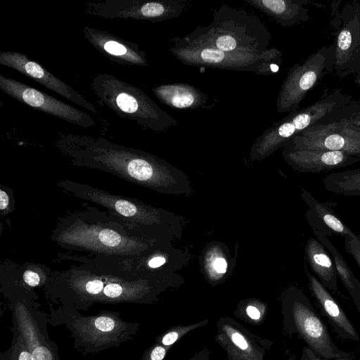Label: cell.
<instances>
[{
    "label": "cell",
    "instance_id": "6da1fadb",
    "mask_svg": "<svg viewBox=\"0 0 360 360\" xmlns=\"http://www.w3.org/2000/svg\"><path fill=\"white\" fill-rule=\"evenodd\" d=\"M271 37L269 30L257 15L223 4L214 11L209 25L197 26L172 41L224 51L261 53L269 49Z\"/></svg>",
    "mask_w": 360,
    "mask_h": 360
},
{
    "label": "cell",
    "instance_id": "7a4b0ae2",
    "mask_svg": "<svg viewBox=\"0 0 360 360\" xmlns=\"http://www.w3.org/2000/svg\"><path fill=\"white\" fill-rule=\"evenodd\" d=\"M49 323L64 325L74 339V348L84 355L98 353L131 340L139 328V323L123 320L120 313L101 311L85 316L77 310L65 307H50Z\"/></svg>",
    "mask_w": 360,
    "mask_h": 360
},
{
    "label": "cell",
    "instance_id": "3957f363",
    "mask_svg": "<svg viewBox=\"0 0 360 360\" xmlns=\"http://www.w3.org/2000/svg\"><path fill=\"white\" fill-rule=\"evenodd\" d=\"M92 91L103 105L123 119L142 127L165 132L178 125V120L162 110L141 89L110 73L94 76L90 82Z\"/></svg>",
    "mask_w": 360,
    "mask_h": 360
},
{
    "label": "cell",
    "instance_id": "277c9868",
    "mask_svg": "<svg viewBox=\"0 0 360 360\" xmlns=\"http://www.w3.org/2000/svg\"><path fill=\"white\" fill-rule=\"evenodd\" d=\"M283 330L302 340L311 351L326 359H352V355L340 350L333 342L326 323L314 308L306 294L291 288L281 302Z\"/></svg>",
    "mask_w": 360,
    "mask_h": 360
},
{
    "label": "cell",
    "instance_id": "5b68a950",
    "mask_svg": "<svg viewBox=\"0 0 360 360\" xmlns=\"http://www.w3.org/2000/svg\"><path fill=\"white\" fill-rule=\"evenodd\" d=\"M169 51L186 65L250 72L263 75L275 74L282 63V52L276 48L261 53L235 52L174 41Z\"/></svg>",
    "mask_w": 360,
    "mask_h": 360
},
{
    "label": "cell",
    "instance_id": "8992f818",
    "mask_svg": "<svg viewBox=\"0 0 360 360\" xmlns=\"http://www.w3.org/2000/svg\"><path fill=\"white\" fill-rule=\"evenodd\" d=\"M339 99L333 96L323 98L307 108L289 113L266 129L255 140L252 151L256 156L274 152L300 133L316 124L338 108Z\"/></svg>",
    "mask_w": 360,
    "mask_h": 360
},
{
    "label": "cell",
    "instance_id": "52a82bcc",
    "mask_svg": "<svg viewBox=\"0 0 360 360\" xmlns=\"http://www.w3.org/2000/svg\"><path fill=\"white\" fill-rule=\"evenodd\" d=\"M188 4L183 0H99L84 5L85 13L103 18L149 20L153 22L178 18Z\"/></svg>",
    "mask_w": 360,
    "mask_h": 360
},
{
    "label": "cell",
    "instance_id": "ba28073f",
    "mask_svg": "<svg viewBox=\"0 0 360 360\" xmlns=\"http://www.w3.org/2000/svg\"><path fill=\"white\" fill-rule=\"evenodd\" d=\"M290 150L340 151L360 158V127L351 118L314 124L292 138Z\"/></svg>",
    "mask_w": 360,
    "mask_h": 360
},
{
    "label": "cell",
    "instance_id": "9c48e42d",
    "mask_svg": "<svg viewBox=\"0 0 360 360\" xmlns=\"http://www.w3.org/2000/svg\"><path fill=\"white\" fill-rule=\"evenodd\" d=\"M12 326L22 334L34 360H60L55 342L49 336V314L28 297H15L10 301Z\"/></svg>",
    "mask_w": 360,
    "mask_h": 360
},
{
    "label": "cell",
    "instance_id": "30bf717a",
    "mask_svg": "<svg viewBox=\"0 0 360 360\" xmlns=\"http://www.w3.org/2000/svg\"><path fill=\"white\" fill-rule=\"evenodd\" d=\"M330 52L329 49L323 47L309 55L302 63H296L288 69L276 98L278 113H290L298 110L307 92L328 68Z\"/></svg>",
    "mask_w": 360,
    "mask_h": 360
},
{
    "label": "cell",
    "instance_id": "8fae6325",
    "mask_svg": "<svg viewBox=\"0 0 360 360\" xmlns=\"http://www.w3.org/2000/svg\"><path fill=\"white\" fill-rule=\"evenodd\" d=\"M0 89L16 101L70 124L89 128L96 121L86 112L40 90L0 75Z\"/></svg>",
    "mask_w": 360,
    "mask_h": 360
},
{
    "label": "cell",
    "instance_id": "7c38bea8",
    "mask_svg": "<svg viewBox=\"0 0 360 360\" xmlns=\"http://www.w3.org/2000/svg\"><path fill=\"white\" fill-rule=\"evenodd\" d=\"M215 339L228 360H264L266 352L273 344L229 316H222L217 321Z\"/></svg>",
    "mask_w": 360,
    "mask_h": 360
},
{
    "label": "cell",
    "instance_id": "4fadbf2b",
    "mask_svg": "<svg viewBox=\"0 0 360 360\" xmlns=\"http://www.w3.org/2000/svg\"><path fill=\"white\" fill-rule=\"evenodd\" d=\"M0 65L17 70L23 75L37 82L47 89L93 113L98 112L97 108L86 100L84 96L63 80L54 76L38 62L30 59L24 53L1 51L0 52Z\"/></svg>",
    "mask_w": 360,
    "mask_h": 360
},
{
    "label": "cell",
    "instance_id": "5bb4252c",
    "mask_svg": "<svg viewBox=\"0 0 360 360\" xmlns=\"http://www.w3.org/2000/svg\"><path fill=\"white\" fill-rule=\"evenodd\" d=\"M82 32L85 39L111 61L122 65H148L146 53L139 45L89 26H84Z\"/></svg>",
    "mask_w": 360,
    "mask_h": 360
},
{
    "label": "cell",
    "instance_id": "9a60e30c",
    "mask_svg": "<svg viewBox=\"0 0 360 360\" xmlns=\"http://www.w3.org/2000/svg\"><path fill=\"white\" fill-rule=\"evenodd\" d=\"M285 155L295 169L313 174L346 167L360 162V158L340 151L285 150Z\"/></svg>",
    "mask_w": 360,
    "mask_h": 360
},
{
    "label": "cell",
    "instance_id": "2e32d148",
    "mask_svg": "<svg viewBox=\"0 0 360 360\" xmlns=\"http://www.w3.org/2000/svg\"><path fill=\"white\" fill-rule=\"evenodd\" d=\"M307 276L311 294L335 333L342 339L359 341L354 326L330 291L315 276L309 273Z\"/></svg>",
    "mask_w": 360,
    "mask_h": 360
},
{
    "label": "cell",
    "instance_id": "e0dca14e",
    "mask_svg": "<svg viewBox=\"0 0 360 360\" xmlns=\"http://www.w3.org/2000/svg\"><path fill=\"white\" fill-rule=\"evenodd\" d=\"M152 91L160 102L174 109H211L217 103L213 96L189 84H160Z\"/></svg>",
    "mask_w": 360,
    "mask_h": 360
},
{
    "label": "cell",
    "instance_id": "ac0fdd59",
    "mask_svg": "<svg viewBox=\"0 0 360 360\" xmlns=\"http://www.w3.org/2000/svg\"><path fill=\"white\" fill-rule=\"evenodd\" d=\"M302 196L309 207L306 217L312 229L320 231L325 236L340 235L354 236V233L335 213L337 204L334 202H320L305 189Z\"/></svg>",
    "mask_w": 360,
    "mask_h": 360
},
{
    "label": "cell",
    "instance_id": "d6986e66",
    "mask_svg": "<svg viewBox=\"0 0 360 360\" xmlns=\"http://www.w3.org/2000/svg\"><path fill=\"white\" fill-rule=\"evenodd\" d=\"M283 27L305 22L309 18L304 0H243Z\"/></svg>",
    "mask_w": 360,
    "mask_h": 360
},
{
    "label": "cell",
    "instance_id": "ffe728a7",
    "mask_svg": "<svg viewBox=\"0 0 360 360\" xmlns=\"http://www.w3.org/2000/svg\"><path fill=\"white\" fill-rule=\"evenodd\" d=\"M308 263L318 280L330 291L338 292V274L333 259L326 247L316 238L305 245Z\"/></svg>",
    "mask_w": 360,
    "mask_h": 360
},
{
    "label": "cell",
    "instance_id": "44dd1931",
    "mask_svg": "<svg viewBox=\"0 0 360 360\" xmlns=\"http://www.w3.org/2000/svg\"><path fill=\"white\" fill-rule=\"evenodd\" d=\"M314 236L326 247L331 255L337 274L352 297L360 314V281L356 278L348 264L326 236L312 229Z\"/></svg>",
    "mask_w": 360,
    "mask_h": 360
},
{
    "label": "cell",
    "instance_id": "7402d4cb",
    "mask_svg": "<svg viewBox=\"0 0 360 360\" xmlns=\"http://www.w3.org/2000/svg\"><path fill=\"white\" fill-rule=\"evenodd\" d=\"M325 188L331 193L346 195H360V168L335 172L323 179Z\"/></svg>",
    "mask_w": 360,
    "mask_h": 360
},
{
    "label": "cell",
    "instance_id": "603a6c76",
    "mask_svg": "<svg viewBox=\"0 0 360 360\" xmlns=\"http://www.w3.org/2000/svg\"><path fill=\"white\" fill-rule=\"evenodd\" d=\"M356 41L353 30L349 25L342 27L340 31L335 50V68L338 71L343 70L356 56Z\"/></svg>",
    "mask_w": 360,
    "mask_h": 360
},
{
    "label": "cell",
    "instance_id": "cb8c5ba5",
    "mask_svg": "<svg viewBox=\"0 0 360 360\" xmlns=\"http://www.w3.org/2000/svg\"><path fill=\"white\" fill-rule=\"evenodd\" d=\"M235 316L252 325H260L267 316V306L257 300L238 304L233 312Z\"/></svg>",
    "mask_w": 360,
    "mask_h": 360
},
{
    "label": "cell",
    "instance_id": "d4e9b609",
    "mask_svg": "<svg viewBox=\"0 0 360 360\" xmlns=\"http://www.w3.org/2000/svg\"><path fill=\"white\" fill-rule=\"evenodd\" d=\"M13 338L10 347L0 354V360H34L22 334L15 327H11Z\"/></svg>",
    "mask_w": 360,
    "mask_h": 360
},
{
    "label": "cell",
    "instance_id": "484cf974",
    "mask_svg": "<svg viewBox=\"0 0 360 360\" xmlns=\"http://www.w3.org/2000/svg\"><path fill=\"white\" fill-rule=\"evenodd\" d=\"M208 322V319H204L191 325H176L172 326L163 333L157 336L155 342L170 349L172 346L183 338V336L195 329L206 326Z\"/></svg>",
    "mask_w": 360,
    "mask_h": 360
},
{
    "label": "cell",
    "instance_id": "4316f807",
    "mask_svg": "<svg viewBox=\"0 0 360 360\" xmlns=\"http://www.w3.org/2000/svg\"><path fill=\"white\" fill-rule=\"evenodd\" d=\"M153 159L148 154L139 151L138 155L134 158L127 165L128 173L136 179L146 181L153 174Z\"/></svg>",
    "mask_w": 360,
    "mask_h": 360
},
{
    "label": "cell",
    "instance_id": "83f0119b",
    "mask_svg": "<svg viewBox=\"0 0 360 360\" xmlns=\"http://www.w3.org/2000/svg\"><path fill=\"white\" fill-rule=\"evenodd\" d=\"M345 248L360 268V236H346L344 238Z\"/></svg>",
    "mask_w": 360,
    "mask_h": 360
},
{
    "label": "cell",
    "instance_id": "f1b7e54d",
    "mask_svg": "<svg viewBox=\"0 0 360 360\" xmlns=\"http://www.w3.org/2000/svg\"><path fill=\"white\" fill-rule=\"evenodd\" d=\"M169 349L155 342L143 352L141 360H165Z\"/></svg>",
    "mask_w": 360,
    "mask_h": 360
},
{
    "label": "cell",
    "instance_id": "f546056e",
    "mask_svg": "<svg viewBox=\"0 0 360 360\" xmlns=\"http://www.w3.org/2000/svg\"><path fill=\"white\" fill-rule=\"evenodd\" d=\"M100 240L109 247H115L120 244L121 237L116 232L110 230L105 229L99 233Z\"/></svg>",
    "mask_w": 360,
    "mask_h": 360
},
{
    "label": "cell",
    "instance_id": "4dcf8cb0",
    "mask_svg": "<svg viewBox=\"0 0 360 360\" xmlns=\"http://www.w3.org/2000/svg\"><path fill=\"white\" fill-rule=\"evenodd\" d=\"M115 208L120 214L125 217H131L136 212V206L131 202L124 200L117 201Z\"/></svg>",
    "mask_w": 360,
    "mask_h": 360
},
{
    "label": "cell",
    "instance_id": "1f68e13d",
    "mask_svg": "<svg viewBox=\"0 0 360 360\" xmlns=\"http://www.w3.org/2000/svg\"><path fill=\"white\" fill-rule=\"evenodd\" d=\"M300 360H352V359H324L313 351H311L308 347L304 346L302 350V354Z\"/></svg>",
    "mask_w": 360,
    "mask_h": 360
},
{
    "label": "cell",
    "instance_id": "d6a6232c",
    "mask_svg": "<svg viewBox=\"0 0 360 360\" xmlns=\"http://www.w3.org/2000/svg\"><path fill=\"white\" fill-rule=\"evenodd\" d=\"M23 280L25 283L30 287L39 285L41 281L39 276L37 273L30 270L25 271Z\"/></svg>",
    "mask_w": 360,
    "mask_h": 360
},
{
    "label": "cell",
    "instance_id": "836d02e7",
    "mask_svg": "<svg viewBox=\"0 0 360 360\" xmlns=\"http://www.w3.org/2000/svg\"><path fill=\"white\" fill-rule=\"evenodd\" d=\"M213 266L219 274H224L226 271L227 263L224 258L218 257L214 261Z\"/></svg>",
    "mask_w": 360,
    "mask_h": 360
},
{
    "label": "cell",
    "instance_id": "e575fe53",
    "mask_svg": "<svg viewBox=\"0 0 360 360\" xmlns=\"http://www.w3.org/2000/svg\"><path fill=\"white\" fill-rule=\"evenodd\" d=\"M210 352L205 347L193 355L188 360H210Z\"/></svg>",
    "mask_w": 360,
    "mask_h": 360
},
{
    "label": "cell",
    "instance_id": "d590c367",
    "mask_svg": "<svg viewBox=\"0 0 360 360\" xmlns=\"http://www.w3.org/2000/svg\"><path fill=\"white\" fill-rule=\"evenodd\" d=\"M165 262L163 257H155L148 262V266L151 268H157L164 264Z\"/></svg>",
    "mask_w": 360,
    "mask_h": 360
},
{
    "label": "cell",
    "instance_id": "8d00e7d4",
    "mask_svg": "<svg viewBox=\"0 0 360 360\" xmlns=\"http://www.w3.org/2000/svg\"><path fill=\"white\" fill-rule=\"evenodd\" d=\"M8 204V197L6 192L0 191V208L1 210L6 208Z\"/></svg>",
    "mask_w": 360,
    "mask_h": 360
},
{
    "label": "cell",
    "instance_id": "74e56055",
    "mask_svg": "<svg viewBox=\"0 0 360 360\" xmlns=\"http://www.w3.org/2000/svg\"><path fill=\"white\" fill-rule=\"evenodd\" d=\"M350 118L355 125L360 127V112L354 114Z\"/></svg>",
    "mask_w": 360,
    "mask_h": 360
},
{
    "label": "cell",
    "instance_id": "f35d334b",
    "mask_svg": "<svg viewBox=\"0 0 360 360\" xmlns=\"http://www.w3.org/2000/svg\"><path fill=\"white\" fill-rule=\"evenodd\" d=\"M355 82L360 86V70L356 77Z\"/></svg>",
    "mask_w": 360,
    "mask_h": 360
},
{
    "label": "cell",
    "instance_id": "ab89813d",
    "mask_svg": "<svg viewBox=\"0 0 360 360\" xmlns=\"http://www.w3.org/2000/svg\"></svg>",
    "mask_w": 360,
    "mask_h": 360
}]
</instances>
